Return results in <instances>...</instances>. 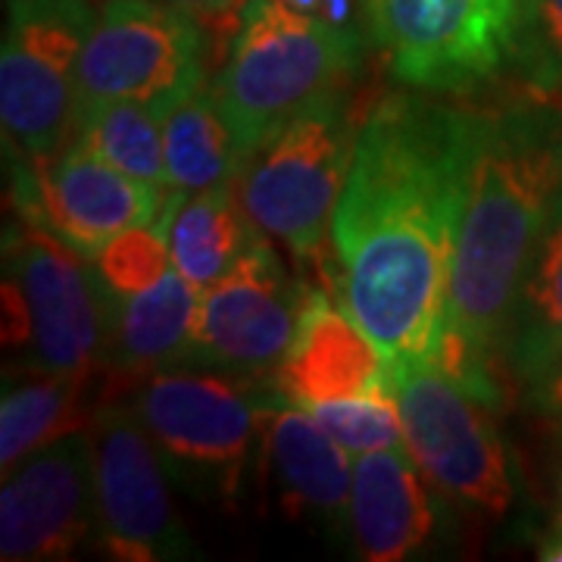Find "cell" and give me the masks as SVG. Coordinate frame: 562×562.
<instances>
[{
	"instance_id": "obj_20",
	"label": "cell",
	"mask_w": 562,
	"mask_h": 562,
	"mask_svg": "<svg viewBox=\"0 0 562 562\" xmlns=\"http://www.w3.org/2000/svg\"><path fill=\"white\" fill-rule=\"evenodd\" d=\"M238 184H220L198 194L169 191L172 216H169V254L172 266L188 281L206 291L241 260L247 247L257 238V225L244 210Z\"/></svg>"
},
{
	"instance_id": "obj_8",
	"label": "cell",
	"mask_w": 562,
	"mask_h": 562,
	"mask_svg": "<svg viewBox=\"0 0 562 562\" xmlns=\"http://www.w3.org/2000/svg\"><path fill=\"white\" fill-rule=\"evenodd\" d=\"M391 382L403 419V443L422 475L447 501L484 516H503L513 503L509 460L494 409L453 382L435 362H394Z\"/></svg>"
},
{
	"instance_id": "obj_21",
	"label": "cell",
	"mask_w": 562,
	"mask_h": 562,
	"mask_svg": "<svg viewBox=\"0 0 562 562\" xmlns=\"http://www.w3.org/2000/svg\"><path fill=\"white\" fill-rule=\"evenodd\" d=\"M88 375L32 372L7 375L0 401V469L3 479L25 457L88 425Z\"/></svg>"
},
{
	"instance_id": "obj_7",
	"label": "cell",
	"mask_w": 562,
	"mask_h": 562,
	"mask_svg": "<svg viewBox=\"0 0 562 562\" xmlns=\"http://www.w3.org/2000/svg\"><path fill=\"white\" fill-rule=\"evenodd\" d=\"M94 22L91 0H7L0 44L7 150L41 162L69 144L81 54Z\"/></svg>"
},
{
	"instance_id": "obj_26",
	"label": "cell",
	"mask_w": 562,
	"mask_h": 562,
	"mask_svg": "<svg viewBox=\"0 0 562 562\" xmlns=\"http://www.w3.org/2000/svg\"><path fill=\"white\" fill-rule=\"evenodd\" d=\"M169 216H172V201L166 198L160 220L122 232L94 257L101 279L116 297L140 294L169 272L172 266L169 235H166Z\"/></svg>"
},
{
	"instance_id": "obj_28",
	"label": "cell",
	"mask_w": 562,
	"mask_h": 562,
	"mask_svg": "<svg viewBox=\"0 0 562 562\" xmlns=\"http://www.w3.org/2000/svg\"><path fill=\"white\" fill-rule=\"evenodd\" d=\"M535 553L541 562H562V513L553 516L550 525L541 531V538L535 543Z\"/></svg>"
},
{
	"instance_id": "obj_19",
	"label": "cell",
	"mask_w": 562,
	"mask_h": 562,
	"mask_svg": "<svg viewBox=\"0 0 562 562\" xmlns=\"http://www.w3.org/2000/svg\"><path fill=\"white\" fill-rule=\"evenodd\" d=\"M201 294L203 291L194 281L169 266V272L147 291L120 297L106 369L120 379L138 382L150 372L188 362L194 347Z\"/></svg>"
},
{
	"instance_id": "obj_31",
	"label": "cell",
	"mask_w": 562,
	"mask_h": 562,
	"mask_svg": "<svg viewBox=\"0 0 562 562\" xmlns=\"http://www.w3.org/2000/svg\"><path fill=\"white\" fill-rule=\"evenodd\" d=\"M522 3H525V0H519V10H522Z\"/></svg>"
},
{
	"instance_id": "obj_24",
	"label": "cell",
	"mask_w": 562,
	"mask_h": 562,
	"mask_svg": "<svg viewBox=\"0 0 562 562\" xmlns=\"http://www.w3.org/2000/svg\"><path fill=\"white\" fill-rule=\"evenodd\" d=\"M306 413L350 453H372L403 443V419L394 382L350 401L310 406Z\"/></svg>"
},
{
	"instance_id": "obj_23",
	"label": "cell",
	"mask_w": 562,
	"mask_h": 562,
	"mask_svg": "<svg viewBox=\"0 0 562 562\" xmlns=\"http://www.w3.org/2000/svg\"><path fill=\"white\" fill-rule=\"evenodd\" d=\"M160 106L144 101H103L81 110L72 138L135 179L169 188Z\"/></svg>"
},
{
	"instance_id": "obj_12",
	"label": "cell",
	"mask_w": 562,
	"mask_h": 562,
	"mask_svg": "<svg viewBox=\"0 0 562 562\" xmlns=\"http://www.w3.org/2000/svg\"><path fill=\"white\" fill-rule=\"evenodd\" d=\"M310 288L288 276L279 254L257 232L241 260L201 294L188 362L247 379H269L297 335Z\"/></svg>"
},
{
	"instance_id": "obj_15",
	"label": "cell",
	"mask_w": 562,
	"mask_h": 562,
	"mask_svg": "<svg viewBox=\"0 0 562 562\" xmlns=\"http://www.w3.org/2000/svg\"><path fill=\"white\" fill-rule=\"evenodd\" d=\"M272 384L284 401L310 409L391 384V362L344 303L335 306L322 288H310L297 335Z\"/></svg>"
},
{
	"instance_id": "obj_4",
	"label": "cell",
	"mask_w": 562,
	"mask_h": 562,
	"mask_svg": "<svg viewBox=\"0 0 562 562\" xmlns=\"http://www.w3.org/2000/svg\"><path fill=\"white\" fill-rule=\"evenodd\" d=\"M279 401L276 384L179 362L138 379L128 403L181 494L206 506H235L254 443Z\"/></svg>"
},
{
	"instance_id": "obj_17",
	"label": "cell",
	"mask_w": 562,
	"mask_h": 562,
	"mask_svg": "<svg viewBox=\"0 0 562 562\" xmlns=\"http://www.w3.org/2000/svg\"><path fill=\"white\" fill-rule=\"evenodd\" d=\"M435 531V506L416 460L403 447L353 457L350 535L369 562H397L416 553Z\"/></svg>"
},
{
	"instance_id": "obj_11",
	"label": "cell",
	"mask_w": 562,
	"mask_h": 562,
	"mask_svg": "<svg viewBox=\"0 0 562 562\" xmlns=\"http://www.w3.org/2000/svg\"><path fill=\"white\" fill-rule=\"evenodd\" d=\"M88 428L94 441L103 547L132 562L194 557V543L172 503V479L132 403H101Z\"/></svg>"
},
{
	"instance_id": "obj_27",
	"label": "cell",
	"mask_w": 562,
	"mask_h": 562,
	"mask_svg": "<svg viewBox=\"0 0 562 562\" xmlns=\"http://www.w3.org/2000/svg\"><path fill=\"white\" fill-rule=\"evenodd\" d=\"M525 397L541 413V419L553 428V435L562 443V372L553 375V379H547L543 384H538V387L525 391Z\"/></svg>"
},
{
	"instance_id": "obj_25",
	"label": "cell",
	"mask_w": 562,
	"mask_h": 562,
	"mask_svg": "<svg viewBox=\"0 0 562 562\" xmlns=\"http://www.w3.org/2000/svg\"><path fill=\"white\" fill-rule=\"evenodd\" d=\"M509 69L535 94L562 101V0H525Z\"/></svg>"
},
{
	"instance_id": "obj_6",
	"label": "cell",
	"mask_w": 562,
	"mask_h": 562,
	"mask_svg": "<svg viewBox=\"0 0 562 562\" xmlns=\"http://www.w3.org/2000/svg\"><path fill=\"white\" fill-rule=\"evenodd\" d=\"M362 122L344 88L322 94L260 140L238 169L250 222L297 260H319L357 157Z\"/></svg>"
},
{
	"instance_id": "obj_5",
	"label": "cell",
	"mask_w": 562,
	"mask_h": 562,
	"mask_svg": "<svg viewBox=\"0 0 562 562\" xmlns=\"http://www.w3.org/2000/svg\"><path fill=\"white\" fill-rule=\"evenodd\" d=\"M120 297L94 260L22 220L3 232V347L22 369L94 375L110 362Z\"/></svg>"
},
{
	"instance_id": "obj_30",
	"label": "cell",
	"mask_w": 562,
	"mask_h": 562,
	"mask_svg": "<svg viewBox=\"0 0 562 562\" xmlns=\"http://www.w3.org/2000/svg\"><path fill=\"white\" fill-rule=\"evenodd\" d=\"M288 7H297L303 13H319L322 10V0H284Z\"/></svg>"
},
{
	"instance_id": "obj_1",
	"label": "cell",
	"mask_w": 562,
	"mask_h": 562,
	"mask_svg": "<svg viewBox=\"0 0 562 562\" xmlns=\"http://www.w3.org/2000/svg\"><path fill=\"white\" fill-rule=\"evenodd\" d=\"M479 110L384 94L362 120L331 220L335 294L387 362H435L447 328Z\"/></svg>"
},
{
	"instance_id": "obj_10",
	"label": "cell",
	"mask_w": 562,
	"mask_h": 562,
	"mask_svg": "<svg viewBox=\"0 0 562 562\" xmlns=\"http://www.w3.org/2000/svg\"><path fill=\"white\" fill-rule=\"evenodd\" d=\"M201 22L166 0H106L81 54L76 116L103 101L176 106L206 76Z\"/></svg>"
},
{
	"instance_id": "obj_22",
	"label": "cell",
	"mask_w": 562,
	"mask_h": 562,
	"mask_svg": "<svg viewBox=\"0 0 562 562\" xmlns=\"http://www.w3.org/2000/svg\"><path fill=\"white\" fill-rule=\"evenodd\" d=\"M162 140L169 188L181 194H198L206 188L238 181L241 150L222 116L213 81L203 79L191 94L166 110Z\"/></svg>"
},
{
	"instance_id": "obj_16",
	"label": "cell",
	"mask_w": 562,
	"mask_h": 562,
	"mask_svg": "<svg viewBox=\"0 0 562 562\" xmlns=\"http://www.w3.org/2000/svg\"><path fill=\"white\" fill-rule=\"evenodd\" d=\"M266 462L281 509L328 538L350 535V450L335 441L303 406L276 403L262 425Z\"/></svg>"
},
{
	"instance_id": "obj_29",
	"label": "cell",
	"mask_w": 562,
	"mask_h": 562,
	"mask_svg": "<svg viewBox=\"0 0 562 562\" xmlns=\"http://www.w3.org/2000/svg\"><path fill=\"white\" fill-rule=\"evenodd\" d=\"M166 3H176V7L201 16V20H210V16H220L225 10H232L238 0H166Z\"/></svg>"
},
{
	"instance_id": "obj_2",
	"label": "cell",
	"mask_w": 562,
	"mask_h": 562,
	"mask_svg": "<svg viewBox=\"0 0 562 562\" xmlns=\"http://www.w3.org/2000/svg\"><path fill=\"white\" fill-rule=\"evenodd\" d=\"M562 188V106L528 94L479 110L450 306L435 366L501 409L503 338Z\"/></svg>"
},
{
	"instance_id": "obj_18",
	"label": "cell",
	"mask_w": 562,
	"mask_h": 562,
	"mask_svg": "<svg viewBox=\"0 0 562 562\" xmlns=\"http://www.w3.org/2000/svg\"><path fill=\"white\" fill-rule=\"evenodd\" d=\"M503 369L525 391L562 372V188L513 303Z\"/></svg>"
},
{
	"instance_id": "obj_3",
	"label": "cell",
	"mask_w": 562,
	"mask_h": 562,
	"mask_svg": "<svg viewBox=\"0 0 562 562\" xmlns=\"http://www.w3.org/2000/svg\"><path fill=\"white\" fill-rule=\"evenodd\" d=\"M366 44L357 25H335L284 0H241L238 22L213 79V94L241 160L303 106L344 88Z\"/></svg>"
},
{
	"instance_id": "obj_13",
	"label": "cell",
	"mask_w": 562,
	"mask_h": 562,
	"mask_svg": "<svg viewBox=\"0 0 562 562\" xmlns=\"http://www.w3.org/2000/svg\"><path fill=\"white\" fill-rule=\"evenodd\" d=\"M166 198L160 184L122 172L76 140L41 162L13 154V203L22 220L88 260L122 232L160 220Z\"/></svg>"
},
{
	"instance_id": "obj_14",
	"label": "cell",
	"mask_w": 562,
	"mask_h": 562,
	"mask_svg": "<svg viewBox=\"0 0 562 562\" xmlns=\"http://www.w3.org/2000/svg\"><path fill=\"white\" fill-rule=\"evenodd\" d=\"M101 528L91 428L35 450L3 479L0 557L69 560Z\"/></svg>"
},
{
	"instance_id": "obj_9",
	"label": "cell",
	"mask_w": 562,
	"mask_h": 562,
	"mask_svg": "<svg viewBox=\"0 0 562 562\" xmlns=\"http://www.w3.org/2000/svg\"><path fill=\"white\" fill-rule=\"evenodd\" d=\"M391 76L428 94H469L513 57L519 0H362Z\"/></svg>"
}]
</instances>
